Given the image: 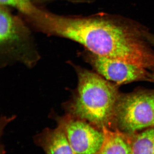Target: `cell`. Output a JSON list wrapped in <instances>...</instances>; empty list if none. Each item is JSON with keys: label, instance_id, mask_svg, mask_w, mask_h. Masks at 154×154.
Instances as JSON below:
<instances>
[{"label": "cell", "instance_id": "obj_2", "mask_svg": "<svg viewBox=\"0 0 154 154\" xmlns=\"http://www.w3.org/2000/svg\"><path fill=\"white\" fill-rule=\"evenodd\" d=\"M79 78L75 97L70 106V116L88 122L97 128H108L115 120L120 95L118 90L102 76L77 68Z\"/></svg>", "mask_w": 154, "mask_h": 154}, {"label": "cell", "instance_id": "obj_6", "mask_svg": "<svg viewBox=\"0 0 154 154\" xmlns=\"http://www.w3.org/2000/svg\"><path fill=\"white\" fill-rule=\"evenodd\" d=\"M59 124L77 154H95L102 146L103 131L88 122L69 115Z\"/></svg>", "mask_w": 154, "mask_h": 154}, {"label": "cell", "instance_id": "obj_5", "mask_svg": "<svg viewBox=\"0 0 154 154\" xmlns=\"http://www.w3.org/2000/svg\"><path fill=\"white\" fill-rule=\"evenodd\" d=\"M88 57L99 74L109 82L118 85L137 81L154 82V74L142 67L99 56L90 52Z\"/></svg>", "mask_w": 154, "mask_h": 154}, {"label": "cell", "instance_id": "obj_3", "mask_svg": "<svg viewBox=\"0 0 154 154\" xmlns=\"http://www.w3.org/2000/svg\"><path fill=\"white\" fill-rule=\"evenodd\" d=\"M0 52L1 56L29 63L37 60L32 28L20 15L12 14L10 8L0 5Z\"/></svg>", "mask_w": 154, "mask_h": 154}, {"label": "cell", "instance_id": "obj_10", "mask_svg": "<svg viewBox=\"0 0 154 154\" xmlns=\"http://www.w3.org/2000/svg\"><path fill=\"white\" fill-rule=\"evenodd\" d=\"M0 5L13 8L23 18L30 16L36 5L31 0H0Z\"/></svg>", "mask_w": 154, "mask_h": 154}, {"label": "cell", "instance_id": "obj_11", "mask_svg": "<svg viewBox=\"0 0 154 154\" xmlns=\"http://www.w3.org/2000/svg\"><path fill=\"white\" fill-rule=\"evenodd\" d=\"M31 1L36 5L39 6L43 4H47L48 3L51 2L55 1H66L69 2L80 4V3H90L92 2L95 0H31Z\"/></svg>", "mask_w": 154, "mask_h": 154}, {"label": "cell", "instance_id": "obj_7", "mask_svg": "<svg viewBox=\"0 0 154 154\" xmlns=\"http://www.w3.org/2000/svg\"><path fill=\"white\" fill-rule=\"evenodd\" d=\"M46 154H77L69 143L62 127L45 130L34 139Z\"/></svg>", "mask_w": 154, "mask_h": 154}, {"label": "cell", "instance_id": "obj_8", "mask_svg": "<svg viewBox=\"0 0 154 154\" xmlns=\"http://www.w3.org/2000/svg\"><path fill=\"white\" fill-rule=\"evenodd\" d=\"M102 130L104 141L95 154H131L127 134L118 131H113L105 127Z\"/></svg>", "mask_w": 154, "mask_h": 154}, {"label": "cell", "instance_id": "obj_9", "mask_svg": "<svg viewBox=\"0 0 154 154\" xmlns=\"http://www.w3.org/2000/svg\"><path fill=\"white\" fill-rule=\"evenodd\" d=\"M127 134L131 154H154V127L137 134Z\"/></svg>", "mask_w": 154, "mask_h": 154}, {"label": "cell", "instance_id": "obj_4", "mask_svg": "<svg viewBox=\"0 0 154 154\" xmlns=\"http://www.w3.org/2000/svg\"><path fill=\"white\" fill-rule=\"evenodd\" d=\"M115 121L120 131L133 134L154 127V91H142L119 96Z\"/></svg>", "mask_w": 154, "mask_h": 154}, {"label": "cell", "instance_id": "obj_1", "mask_svg": "<svg viewBox=\"0 0 154 154\" xmlns=\"http://www.w3.org/2000/svg\"><path fill=\"white\" fill-rule=\"evenodd\" d=\"M60 35L82 45L89 52L154 70V53L147 46L145 30L103 14L66 16Z\"/></svg>", "mask_w": 154, "mask_h": 154}, {"label": "cell", "instance_id": "obj_12", "mask_svg": "<svg viewBox=\"0 0 154 154\" xmlns=\"http://www.w3.org/2000/svg\"><path fill=\"white\" fill-rule=\"evenodd\" d=\"M144 36L148 42L154 46V34L149 33L145 30L144 32Z\"/></svg>", "mask_w": 154, "mask_h": 154}]
</instances>
